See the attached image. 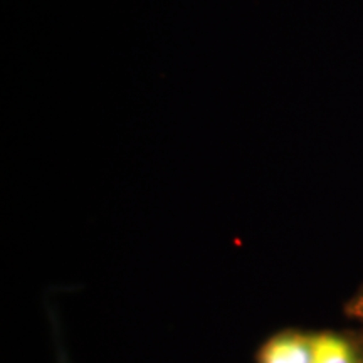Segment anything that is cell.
Masks as SVG:
<instances>
[{"label":"cell","instance_id":"277c9868","mask_svg":"<svg viewBox=\"0 0 363 363\" xmlns=\"http://www.w3.org/2000/svg\"><path fill=\"white\" fill-rule=\"evenodd\" d=\"M358 337H360V343H362V350H363V333H360V335H358Z\"/></svg>","mask_w":363,"mask_h":363},{"label":"cell","instance_id":"7a4b0ae2","mask_svg":"<svg viewBox=\"0 0 363 363\" xmlns=\"http://www.w3.org/2000/svg\"><path fill=\"white\" fill-rule=\"evenodd\" d=\"M313 363H363V350L358 335L333 330L316 331L313 333Z\"/></svg>","mask_w":363,"mask_h":363},{"label":"cell","instance_id":"6da1fadb","mask_svg":"<svg viewBox=\"0 0 363 363\" xmlns=\"http://www.w3.org/2000/svg\"><path fill=\"white\" fill-rule=\"evenodd\" d=\"M313 333L286 330L276 333L262 345L257 363H313Z\"/></svg>","mask_w":363,"mask_h":363},{"label":"cell","instance_id":"3957f363","mask_svg":"<svg viewBox=\"0 0 363 363\" xmlns=\"http://www.w3.org/2000/svg\"><path fill=\"white\" fill-rule=\"evenodd\" d=\"M345 313L353 320L363 323V284L358 288V291L350 298V301L345 305Z\"/></svg>","mask_w":363,"mask_h":363}]
</instances>
